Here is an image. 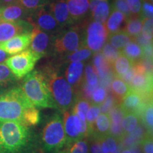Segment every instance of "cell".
I'll use <instances>...</instances> for the list:
<instances>
[{
	"label": "cell",
	"instance_id": "484cf974",
	"mask_svg": "<svg viewBox=\"0 0 153 153\" xmlns=\"http://www.w3.org/2000/svg\"><path fill=\"white\" fill-rule=\"evenodd\" d=\"M133 64V62L121 53L120 56L112 63V72L116 76L120 77L131 68Z\"/></svg>",
	"mask_w": 153,
	"mask_h": 153
},
{
	"label": "cell",
	"instance_id": "ee69618b",
	"mask_svg": "<svg viewBox=\"0 0 153 153\" xmlns=\"http://www.w3.org/2000/svg\"><path fill=\"white\" fill-rule=\"evenodd\" d=\"M131 13L137 14L140 13L142 8L140 0H126Z\"/></svg>",
	"mask_w": 153,
	"mask_h": 153
},
{
	"label": "cell",
	"instance_id": "f1b7e54d",
	"mask_svg": "<svg viewBox=\"0 0 153 153\" xmlns=\"http://www.w3.org/2000/svg\"><path fill=\"white\" fill-rule=\"evenodd\" d=\"M140 116H141V118H143L144 127L147 130V132L150 135H152L153 126L152 101L147 103Z\"/></svg>",
	"mask_w": 153,
	"mask_h": 153
},
{
	"label": "cell",
	"instance_id": "e0dca14e",
	"mask_svg": "<svg viewBox=\"0 0 153 153\" xmlns=\"http://www.w3.org/2000/svg\"><path fill=\"white\" fill-rule=\"evenodd\" d=\"M83 70L84 63L82 62H72L67 68L65 75L72 89H78L84 82Z\"/></svg>",
	"mask_w": 153,
	"mask_h": 153
},
{
	"label": "cell",
	"instance_id": "4316f807",
	"mask_svg": "<svg viewBox=\"0 0 153 153\" xmlns=\"http://www.w3.org/2000/svg\"><path fill=\"white\" fill-rule=\"evenodd\" d=\"M126 24L123 30H125L133 39L140 34L143 19L137 16H130L127 20H126Z\"/></svg>",
	"mask_w": 153,
	"mask_h": 153
},
{
	"label": "cell",
	"instance_id": "8d00e7d4",
	"mask_svg": "<svg viewBox=\"0 0 153 153\" xmlns=\"http://www.w3.org/2000/svg\"><path fill=\"white\" fill-rule=\"evenodd\" d=\"M68 146H70V148L68 149L67 153H89V148L87 141L83 140V139L72 143Z\"/></svg>",
	"mask_w": 153,
	"mask_h": 153
},
{
	"label": "cell",
	"instance_id": "83f0119b",
	"mask_svg": "<svg viewBox=\"0 0 153 153\" xmlns=\"http://www.w3.org/2000/svg\"><path fill=\"white\" fill-rule=\"evenodd\" d=\"M139 116L135 113H125L121 120V126L124 133H131L138 126Z\"/></svg>",
	"mask_w": 153,
	"mask_h": 153
},
{
	"label": "cell",
	"instance_id": "836d02e7",
	"mask_svg": "<svg viewBox=\"0 0 153 153\" xmlns=\"http://www.w3.org/2000/svg\"><path fill=\"white\" fill-rule=\"evenodd\" d=\"M16 78L5 63H0V86L14 82Z\"/></svg>",
	"mask_w": 153,
	"mask_h": 153
},
{
	"label": "cell",
	"instance_id": "30bf717a",
	"mask_svg": "<svg viewBox=\"0 0 153 153\" xmlns=\"http://www.w3.org/2000/svg\"><path fill=\"white\" fill-rule=\"evenodd\" d=\"M108 33L105 24L92 22L89 24L85 33V46L91 51L99 52L108 39Z\"/></svg>",
	"mask_w": 153,
	"mask_h": 153
},
{
	"label": "cell",
	"instance_id": "f907efd6",
	"mask_svg": "<svg viewBox=\"0 0 153 153\" xmlns=\"http://www.w3.org/2000/svg\"><path fill=\"white\" fill-rule=\"evenodd\" d=\"M17 2H19V0H0V3L4 5H9Z\"/></svg>",
	"mask_w": 153,
	"mask_h": 153
},
{
	"label": "cell",
	"instance_id": "11a10c76",
	"mask_svg": "<svg viewBox=\"0 0 153 153\" xmlns=\"http://www.w3.org/2000/svg\"><path fill=\"white\" fill-rule=\"evenodd\" d=\"M0 4H1V3H0Z\"/></svg>",
	"mask_w": 153,
	"mask_h": 153
},
{
	"label": "cell",
	"instance_id": "ffe728a7",
	"mask_svg": "<svg viewBox=\"0 0 153 153\" xmlns=\"http://www.w3.org/2000/svg\"><path fill=\"white\" fill-rule=\"evenodd\" d=\"M94 67L101 80L111 76V65L107 62L101 53H98L94 57Z\"/></svg>",
	"mask_w": 153,
	"mask_h": 153
},
{
	"label": "cell",
	"instance_id": "f35d334b",
	"mask_svg": "<svg viewBox=\"0 0 153 153\" xmlns=\"http://www.w3.org/2000/svg\"><path fill=\"white\" fill-rule=\"evenodd\" d=\"M74 105L73 108L72 109V111L81 113V114L86 116L89 107L91 106V104L89 103V101L85 100V99L82 98H80V97H77V98L74 99Z\"/></svg>",
	"mask_w": 153,
	"mask_h": 153
},
{
	"label": "cell",
	"instance_id": "9c48e42d",
	"mask_svg": "<svg viewBox=\"0 0 153 153\" xmlns=\"http://www.w3.org/2000/svg\"><path fill=\"white\" fill-rule=\"evenodd\" d=\"M28 21L33 27L52 36L56 35L62 29L51 13L49 4L31 11Z\"/></svg>",
	"mask_w": 153,
	"mask_h": 153
},
{
	"label": "cell",
	"instance_id": "1f68e13d",
	"mask_svg": "<svg viewBox=\"0 0 153 153\" xmlns=\"http://www.w3.org/2000/svg\"><path fill=\"white\" fill-rule=\"evenodd\" d=\"M101 54L103 55L104 58L107 60V62L110 63L111 65H112V63L121 54V51L115 48L110 43H107L102 48V53H101Z\"/></svg>",
	"mask_w": 153,
	"mask_h": 153
},
{
	"label": "cell",
	"instance_id": "cb8c5ba5",
	"mask_svg": "<svg viewBox=\"0 0 153 153\" xmlns=\"http://www.w3.org/2000/svg\"><path fill=\"white\" fill-rule=\"evenodd\" d=\"M120 51L122 54L127 57L133 62H136L143 58V48L133 40L130 41Z\"/></svg>",
	"mask_w": 153,
	"mask_h": 153
},
{
	"label": "cell",
	"instance_id": "7402d4cb",
	"mask_svg": "<svg viewBox=\"0 0 153 153\" xmlns=\"http://www.w3.org/2000/svg\"><path fill=\"white\" fill-rule=\"evenodd\" d=\"M126 16L123 13L114 9L108 20H106L105 25L108 33L111 34L120 30L122 24L126 22Z\"/></svg>",
	"mask_w": 153,
	"mask_h": 153
},
{
	"label": "cell",
	"instance_id": "5bb4252c",
	"mask_svg": "<svg viewBox=\"0 0 153 153\" xmlns=\"http://www.w3.org/2000/svg\"><path fill=\"white\" fill-rule=\"evenodd\" d=\"M30 13L24 8L19 2L1 6L0 22H16L20 20L28 21Z\"/></svg>",
	"mask_w": 153,
	"mask_h": 153
},
{
	"label": "cell",
	"instance_id": "e575fe53",
	"mask_svg": "<svg viewBox=\"0 0 153 153\" xmlns=\"http://www.w3.org/2000/svg\"><path fill=\"white\" fill-rule=\"evenodd\" d=\"M91 51L87 47H82L68 56L70 62H82L90 57Z\"/></svg>",
	"mask_w": 153,
	"mask_h": 153
},
{
	"label": "cell",
	"instance_id": "4dcf8cb0",
	"mask_svg": "<svg viewBox=\"0 0 153 153\" xmlns=\"http://www.w3.org/2000/svg\"><path fill=\"white\" fill-rule=\"evenodd\" d=\"M101 147L102 153H114L118 152V145L116 139L108 135L101 140Z\"/></svg>",
	"mask_w": 153,
	"mask_h": 153
},
{
	"label": "cell",
	"instance_id": "bcb514c9",
	"mask_svg": "<svg viewBox=\"0 0 153 153\" xmlns=\"http://www.w3.org/2000/svg\"><path fill=\"white\" fill-rule=\"evenodd\" d=\"M134 75H135V71H134L133 65H132L131 68H130L125 74H123V75L120 76V78L129 85V84L131 83V80L133 78Z\"/></svg>",
	"mask_w": 153,
	"mask_h": 153
},
{
	"label": "cell",
	"instance_id": "7c38bea8",
	"mask_svg": "<svg viewBox=\"0 0 153 153\" xmlns=\"http://www.w3.org/2000/svg\"><path fill=\"white\" fill-rule=\"evenodd\" d=\"M33 26L28 21L0 22V43L8 41L21 34L30 33Z\"/></svg>",
	"mask_w": 153,
	"mask_h": 153
},
{
	"label": "cell",
	"instance_id": "9f6ffc18",
	"mask_svg": "<svg viewBox=\"0 0 153 153\" xmlns=\"http://www.w3.org/2000/svg\"><path fill=\"white\" fill-rule=\"evenodd\" d=\"M0 7H1V6H0Z\"/></svg>",
	"mask_w": 153,
	"mask_h": 153
},
{
	"label": "cell",
	"instance_id": "b9f144b4",
	"mask_svg": "<svg viewBox=\"0 0 153 153\" xmlns=\"http://www.w3.org/2000/svg\"><path fill=\"white\" fill-rule=\"evenodd\" d=\"M140 143L143 153H153L152 135L147 134Z\"/></svg>",
	"mask_w": 153,
	"mask_h": 153
},
{
	"label": "cell",
	"instance_id": "db71d44e",
	"mask_svg": "<svg viewBox=\"0 0 153 153\" xmlns=\"http://www.w3.org/2000/svg\"><path fill=\"white\" fill-rule=\"evenodd\" d=\"M145 1H147V0H145Z\"/></svg>",
	"mask_w": 153,
	"mask_h": 153
},
{
	"label": "cell",
	"instance_id": "ac0fdd59",
	"mask_svg": "<svg viewBox=\"0 0 153 153\" xmlns=\"http://www.w3.org/2000/svg\"><path fill=\"white\" fill-rule=\"evenodd\" d=\"M111 121L108 114H99L94 123L89 136L93 139L102 140L110 133Z\"/></svg>",
	"mask_w": 153,
	"mask_h": 153
},
{
	"label": "cell",
	"instance_id": "7a4b0ae2",
	"mask_svg": "<svg viewBox=\"0 0 153 153\" xmlns=\"http://www.w3.org/2000/svg\"><path fill=\"white\" fill-rule=\"evenodd\" d=\"M34 106L20 87H14L0 94V123H24L28 111Z\"/></svg>",
	"mask_w": 153,
	"mask_h": 153
},
{
	"label": "cell",
	"instance_id": "5b68a950",
	"mask_svg": "<svg viewBox=\"0 0 153 153\" xmlns=\"http://www.w3.org/2000/svg\"><path fill=\"white\" fill-rule=\"evenodd\" d=\"M42 140L44 149L48 152H56L66 145L62 116L60 113H55L48 118L43 127Z\"/></svg>",
	"mask_w": 153,
	"mask_h": 153
},
{
	"label": "cell",
	"instance_id": "681fc988",
	"mask_svg": "<svg viewBox=\"0 0 153 153\" xmlns=\"http://www.w3.org/2000/svg\"><path fill=\"white\" fill-rule=\"evenodd\" d=\"M9 56V55L8 53H7L3 50L0 49V63L4 62V61L7 60Z\"/></svg>",
	"mask_w": 153,
	"mask_h": 153
},
{
	"label": "cell",
	"instance_id": "3957f363",
	"mask_svg": "<svg viewBox=\"0 0 153 153\" xmlns=\"http://www.w3.org/2000/svg\"><path fill=\"white\" fill-rule=\"evenodd\" d=\"M56 108L68 110L74 101L73 89L55 68L48 67L41 72Z\"/></svg>",
	"mask_w": 153,
	"mask_h": 153
},
{
	"label": "cell",
	"instance_id": "8992f818",
	"mask_svg": "<svg viewBox=\"0 0 153 153\" xmlns=\"http://www.w3.org/2000/svg\"><path fill=\"white\" fill-rule=\"evenodd\" d=\"M85 33L79 26L64 28L53 36V51L58 54L72 53L85 46Z\"/></svg>",
	"mask_w": 153,
	"mask_h": 153
},
{
	"label": "cell",
	"instance_id": "603a6c76",
	"mask_svg": "<svg viewBox=\"0 0 153 153\" xmlns=\"http://www.w3.org/2000/svg\"><path fill=\"white\" fill-rule=\"evenodd\" d=\"M110 13V6L108 0H103L99 2L91 13V18L96 22L104 24Z\"/></svg>",
	"mask_w": 153,
	"mask_h": 153
},
{
	"label": "cell",
	"instance_id": "f6af8a7d",
	"mask_svg": "<svg viewBox=\"0 0 153 153\" xmlns=\"http://www.w3.org/2000/svg\"><path fill=\"white\" fill-rule=\"evenodd\" d=\"M143 12L145 18H152L153 6L152 2H144L143 5Z\"/></svg>",
	"mask_w": 153,
	"mask_h": 153
},
{
	"label": "cell",
	"instance_id": "52a82bcc",
	"mask_svg": "<svg viewBox=\"0 0 153 153\" xmlns=\"http://www.w3.org/2000/svg\"><path fill=\"white\" fill-rule=\"evenodd\" d=\"M41 57L26 49L19 54L9 57L4 63L16 79H22L33 70L36 63Z\"/></svg>",
	"mask_w": 153,
	"mask_h": 153
},
{
	"label": "cell",
	"instance_id": "816d5d0a",
	"mask_svg": "<svg viewBox=\"0 0 153 153\" xmlns=\"http://www.w3.org/2000/svg\"><path fill=\"white\" fill-rule=\"evenodd\" d=\"M120 153H131V150H130V148H126L121 150Z\"/></svg>",
	"mask_w": 153,
	"mask_h": 153
},
{
	"label": "cell",
	"instance_id": "d6986e66",
	"mask_svg": "<svg viewBox=\"0 0 153 153\" xmlns=\"http://www.w3.org/2000/svg\"><path fill=\"white\" fill-rule=\"evenodd\" d=\"M69 14L74 22L87 16L89 9V0H65Z\"/></svg>",
	"mask_w": 153,
	"mask_h": 153
},
{
	"label": "cell",
	"instance_id": "6da1fadb",
	"mask_svg": "<svg viewBox=\"0 0 153 153\" xmlns=\"http://www.w3.org/2000/svg\"><path fill=\"white\" fill-rule=\"evenodd\" d=\"M33 133L20 122L0 123V153H22L30 148Z\"/></svg>",
	"mask_w": 153,
	"mask_h": 153
},
{
	"label": "cell",
	"instance_id": "2e32d148",
	"mask_svg": "<svg viewBox=\"0 0 153 153\" xmlns=\"http://www.w3.org/2000/svg\"><path fill=\"white\" fill-rule=\"evenodd\" d=\"M31 40L30 33L21 34L11 38L8 41L0 43V49L3 50L9 55H14L22 52L28 48Z\"/></svg>",
	"mask_w": 153,
	"mask_h": 153
},
{
	"label": "cell",
	"instance_id": "ba28073f",
	"mask_svg": "<svg viewBox=\"0 0 153 153\" xmlns=\"http://www.w3.org/2000/svg\"><path fill=\"white\" fill-rule=\"evenodd\" d=\"M62 120L67 146L88 136L86 121L80 120L72 110L68 109L63 111Z\"/></svg>",
	"mask_w": 153,
	"mask_h": 153
},
{
	"label": "cell",
	"instance_id": "d6a6232c",
	"mask_svg": "<svg viewBox=\"0 0 153 153\" xmlns=\"http://www.w3.org/2000/svg\"><path fill=\"white\" fill-rule=\"evenodd\" d=\"M51 0H19V3L30 13L51 3Z\"/></svg>",
	"mask_w": 153,
	"mask_h": 153
},
{
	"label": "cell",
	"instance_id": "277c9868",
	"mask_svg": "<svg viewBox=\"0 0 153 153\" xmlns=\"http://www.w3.org/2000/svg\"><path fill=\"white\" fill-rule=\"evenodd\" d=\"M22 89L34 106L56 108L41 72L28 73L23 82Z\"/></svg>",
	"mask_w": 153,
	"mask_h": 153
},
{
	"label": "cell",
	"instance_id": "7bdbcfd3",
	"mask_svg": "<svg viewBox=\"0 0 153 153\" xmlns=\"http://www.w3.org/2000/svg\"><path fill=\"white\" fill-rule=\"evenodd\" d=\"M114 7L115 9L123 13L126 17L131 16V11L129 10L126 0H116Z\"/></svg>",
	"mask_w": 153,
	"mask_h": 153
},
{
	"label": "cell",
	"instance_id": "74e56055",
	"mask_svg": "<svg viewBox=\"0 0 153 153\" xmlns=\"http://www.w3.org/2000/svg\"><path fill=\"white\" fill-rule=\"evenodd\" d=\"M107 97V92L106 89L102 87H97L93 91L91 95V101L93 104L101 105L104 102Z\"/></svg>",
	"mask_w": 153,
	"mask_h": 153
},
{
	"label": "cell",
	"instance_id": "c3c4849f",
	"mask_svg": "<svg viewBox=\"0 0 153 153\" xmlns=\"http://www.w3.org/2000/svg\"><path fill=\"white\" fill-rule=\"evenodd\" d=\"M130 150H131V153H143L140 143H137V144L131 147Z\"/></svg>",
	"mask_w": 153,
	"mask_h": 153
},
{
	"label": "cell",
	"instance_id": "ab89813d",
	"mask_svg": "<svg viewBox=\"0 0 153 153\" xmlns=\"http://www.w3.org/2000/svg\"><path fill=\"white\" fill-rule=\"evenodd\" d=\"M152 18L143 19L142 27V36L145 39L152 41Z\"/></svg>",
	"mask_w": 153,
	"mask_h": 153
},
{
	"label": "cell",
	"instance_id": "9a60e30c",
	"mask_svg": "<svg viewBox=\"0 0 153 153\" xmlns=\"http://www.w3.org/2000/svg\"><path fill=\"white\" fill-rule=\"evenodd\" d=\"M50 9L55 20L62 28L72 26L74 22L69 14L65 0H51Z\"/></svg>",
	"mask_w": 153,
	"mask_h": 153
},
{
	"label": "cell",
	"instance_id": "7dc6e473",
	"mask_svg": "<svg viewBox=\"0 0 153 153\" xmlns=\"http://www.w3.org/2000/svg\"><path fill=\"white\" fill-rule=\"evenodd\" d=\"M90 151L91 153H102L100 140L93 139L92 143L91 145Z\"/></svg>",
	"mask_w": 153,
	"mask_h": 153
},
{
	"label": "cell",
	"instance_id": "f5cc1de1",
	"mask_svg": "<svg viewBox=\"0 0 153 153\" xmlns=\"http://www.w3.org/2000/svg\"><path fill=\"white\" fill-rule=\"evenodd\" d=\"M118 152H114V153H118Z\"/></svg>",
	"mask_w": 153,
	"mask_h": 153
},
{
	"label": "cell",
	"instance_id": "8fae6325",
	"mask_svg": "<svg viewBox=\"0 0 153 153\" xmlns=\"http://www.w3.org/2000/svg\"><path fill=\"white\" fill-rule=\"evenodd\" d=\"M53 36L33 27L31 31L30 50L41 57L53 51Z\"/></svg>",
	"mask_w": 153,
	"mask_h": 153
},
{
	"label": "cell",
	"instance_id": "60d3db41",
	"mask_svg": "<svg viewBox=\"0 0 153 153\" xmlns=\"http://www.w3.org/2000/svg\"><path fill=\"white\" fill-rule=\"evenodd\" d=\"M101 104L102 105H101V106L100 107L101 111L102 112L103 114H108L113 107H114L115 105L118 104V103L112 95H108L107 96L106 99H105L104 102Z\"/></svg>",
	"mask_w": 153,
	"mask_h": 153
},
{
	"label": "cell",
	"instance_id": "44dd1931",
	"mask_svg": "<svg viewBox=\"0 0 153 153\" xmlns=\"http://www.w3.org/2000/svg\"><path fill=\"white\" fill-rule=\"evenodd\" d=\"M110 86L111 95L118 101V104L120 100L131 90L129 85L118 76H115Z\"/></svg>",
	"mask_w": 153,
	"mask_h": 153
},
{
	"label": "cell",
	"instance_id": "d590c367",
	"mask_svg": "<svg viewBox=\"0 0 153 153\" xmlns=\"http://www.w3.org/2000/svg\"><path fill=\"white\" fill-rule=\"evenodd\" d=\"M85 82L91 86H98V75L94 67L91 65H87L85 68Z\"/></svg>",
	"mask_w": 153,
	"mask_h": 153
},
{
	"label": "cell",
	"instance_id": "f546056e",
	"mask_svg": "<svg viewBox=\"0 0 153 153\" xmlns=\"http://www.w3.org/2000/svg\"><path fill=\"white\" fill-rule=\"evenodd\" d=\"M100 106L99 105L91 104L89 107V110L86 114L87 118H86V123L87 126V132H88V137L89 136L91 133V128H92L94 123L96 119L98 117V116L100 114Z\"/></svg>",
	"mask_w": 153,
	"mask_h": 153
},
{
	"label": "cell",
	"instance_id": "d4e9b609",
	"mask_svg": "<svg viewBox=\"0 0 153 153\" xmlns=\"http://www.w3.org/2000/svg\"><path fill=\"white\" fill-rule=\"evenodd\" d=\"M108 37V43L115 48L121 51L133 39L125 30H120L116 33H111Z\"/></svg>",
	"mask_w": 153,
	"mask_h": 153
},
{
	"label": "cell",
	"instance_id": "4fadbf2b",
	"mask_svg": "<svg viewBox=\"0 0 153 153\" xmlns=\"http://www.w3.org/2000/svg\"><path fill=\"white\" fill-rule=\"evenodd\" d=\"M150 101H152V99H145L140 94L131 89L120 100L119 106L124 113H135L140 117L145 106Z\"/></svg>",
	"mask_w": 153,
	"mask_h": 153
}]
</instances>
